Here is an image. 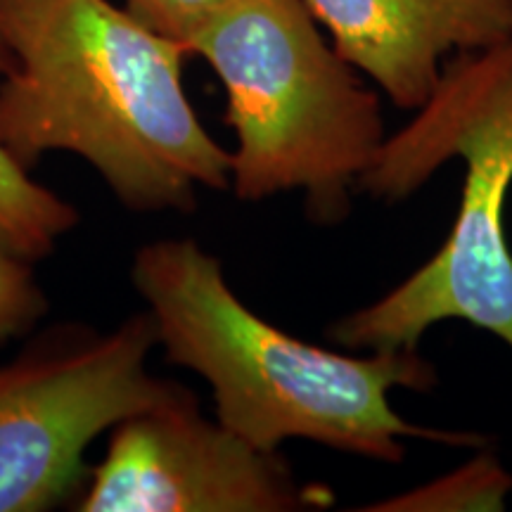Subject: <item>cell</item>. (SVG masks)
<instances>
[{
	"label": "cell",
	"mask_w": 512,
	"mask_h": 512,
	"mask_svg": "<svg viewBox=\"0 0 512 512\" xmlns=\"http://www.w3.org/2000/svg\"><path fill=\"white\" fill-rule=\"evenodd\" d=\"M0 38V143L22 169L74 152L133 211H190L200 185L230 188L233 155L183 91L188 50L124 5L0 0Z\"/></svg>",
	"instance_id": "cell-1"
},
{
	"label": "cell",
	"mask_w": 512,
	"mask_h": 512,
	"mask_svg": "<svg viewBox=\"0 0 512 512\" xmlns=\"http://www.w3.org/2000/svg\"><path fill=\"white\" fill-rule=\"evenodd\" d=\"M131 280L157 323L166 361L209 382L216 420L259 451L290 439L396 465L403 439L479 446L470 432L432 430L394 411L389 394L430 392L437 368L420 349L339 354L275 328L240 302L221 261L195 240L140 247Z\"/></svg>",
	"instance_id": "cell-2"
},
{
	"label": "cell",
	"mask_w": 512,
	"mask_h": 512,
	"mask_svg": "<svg viewBox=\"0 0 512 512\" xmlns=\"http://www.w3.org/2000/svg\"><path fill=\"white\" fill-rule=\"evenodd\" d=\"M415 119L384 138L358 190L401 202L439 166L463 159L465 181L451 233L403 283L332 325L349 351L420 349L444 320H465L512 349V249L505 204L512 188V36L458 53Z\"/></svg>",
	"instance_id": "cell-3"
},
{
	"label": "cell",
	"mask_w": 512,
	"mask_h": 512,
	"mask_svg": "<svg viewBox=\"0 0 512 512\" xmlns=\"http://www.w3.org/2000/svg\"><path fill=\"white\" fill-rule=\"evenodd\" d=\"M226 91L238 147L230 185L261 202L302 190L306 214L330 226L384 143L382 102L320 34L304 0H230L188 41Z\"/></svg>",
	"instance_id": "cell-4"
},
{
	"label": "cell",
	"mask_w": 512,
	"mask_h": 512,
	"mask_svg": "<svg viewBox=\"0 0 512 512\" xmlns=\"http://www.w3.org/2000/svg\"><path fill=\"white\" fill-rule=\"evenodd\" d=\"M159 347L150 311L112 332L48 330L0 366V512H43L83 475V453L131 415L185 392L147 370Z\"/></svg>",
	"instance_id": "cell-5"
},
{
	"label": "cell",
	"mask_w": 512,
	"mask_h": 512,
	"mask_svg": "<svg viewBox=\"0 0 512 512\" xmlns=\"http://www.w3.org/2000/svg\"><path fill=\"white\" fill-rule=\"evenodd\" d=\"M335 501L323 484H302L278 451H259L197 396H181L112 427L105 458L74 505L79 512H302Z\"/></svg>",
	"instance_id": "cell-6"
},
{
	"label": "cell",
	"mask_w": 512,
	"mask_h": 512,
	"mask_svg": "<svg viewBox=\"0 0 512 512\" xmlns=\"http://www.w3.org/2000/svg\"><path fill=\"white\" fill-rule=\"evenodd\" d=\"M332 46L401 110H420L458 53L512 36V0H304Z\"/></svg>",
	"instance_id": "cell-7"
},
{
	"label": "cell",
	"mask_w": 512,
	"mask_h": 512,
	"mask_svg": "<svg viewBox=\"0 0 512 512\" xmlns=\"http://www.w3.org/2000/svg\"><path fill=\"white\" fill-rule=\"evenodd\" d=\"M79 223V211L46 185L31 181L0 143V252L36 261L55 252L57 240Z\"/></svg>",
	"instance_id": "cell-8"
},
{
	"label": "cell",
	"mask_w": 512,
	"mask_h": 512,
	"mask_svg": "<svg viewBox=\"0 0 512 512\" xmlns=\"http://www.w3.org/2000/svg\"><path fill=\"white\" fill-rule=\"evenodd\" d=\"M512 491V475L498 458L477 456L470 463L415 489L363 505V512H467L505 510Z\"/></svg>",
	"instance_id": "cell-9"
},
{
	"label": "cell",
	"mask_w": 512,
	"mask_h": 512,
	"mask_svg": "<svg viewBox=\"0 0 512 512\" xmlns=\"http://www.w3.org/2000/svg\"><path fill=\"white\" fill-rule=\"evenodd\" d=\"M46 309L29 261L0 252V347L34 328Z\"/></svg>",
	"instance_id": "cell-10"
},
{
	"label": "cell",
	"mask_w": 512,
	"mask_h": 512,
	"mask_svg": "<svg viewBox=\"0 0 512 512\" xmlns=\"http://www.w3.org/2000/svg\"><path fill=\"white\" fill-rule=\"evenodd\" d=\"M230 0H121L138 22L188 50V41Z\"/></svg>",
	"instance_id": "cell-11"
},
{
	"label": "cell",
	"mask_w": 512,
	"mask_h": 512,
	"mask_svg": "<svg viewBox=\"0 0 512 512\" xmlns=\"http://www.w3.org/2000/svg\"><path fill=\"white\" fill-rule=\"evenodd\" d=\"M8 64H10L8 50H5V43H3V38H0V76H3L5 69H8Z\"/></svg>",
	"instance_id": "cell-12"
}]
</instances>
